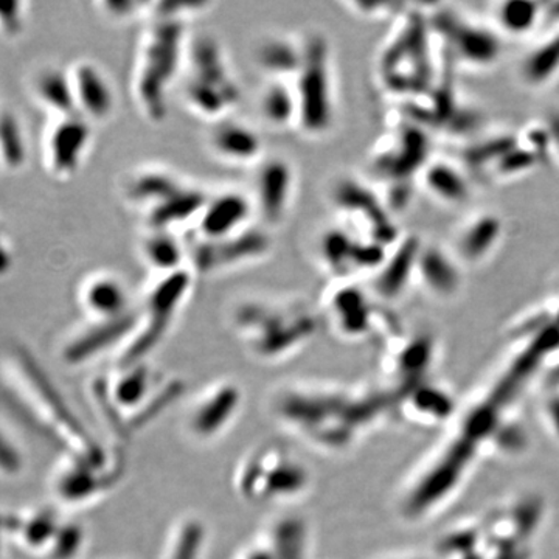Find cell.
I'll return each mask as SVG.
<instances>
[{
	"label": "cell",
	"instance_id": "obj_1",
	"mask_svg": "<svg viewBox=\"0 0 559 559\" xmlns=\"http://www.w3.org/2000/svg\"><path fill=\"white\" fill-rule=\"evenodd\" d=\"M229 325L241 347L263 364L286 362L316 340L323 320L307 297L253 294L235 301Z\"/></svg>",
	"mask_w": 559,
	"mask_h": 559
},
{
	"label": "cell",
	"instance_id": "obj_2",
	"mask_svg": "<svg viewBox=\"0 0 559 559\" xmlns=\"http://www.w3.org/2000/svg\"><path fill=\"white\" fill-rule=\"evenodd\" d=\"M190 24L150 20L140 31L132 60L130 92L143 120L164 124L178 92L190 43Z\"/></svg>",
	"mask_w": 559,
	"mask_h": 559
},
{
	"label": "cell",
	"instance_id": "obj_3",
	"mask_svg": "<svg viewBox=\"0 0 559 559\" xmlns=\"http://www.w3.org/2000/svg\"><path fill=\"white\" fill-rule=\"evenodd\" d=\"M178 94L187 112L207 127L235 116L241 105L237 70L223 40L212 33H191Z\"/></svg>",
	"mask_w": 559,
	"mask_h": 559
},
{
	"label": "cell",
	"instance_id": "obj_4",
	"mask_svg": "<svg viewBox=\"0 0 559 559\" xmlns=\"http://www.w3.org/2000/svg\"><path fill=\"white\" fill-rule=\"evenodd\" d=\"M304 35V60L293 80L299 119L297 132L308 140H323L333 134L340 119L336 53L325 33L307 31Z\"/></svg>",
	"mask_w": 559,
	"mask_h": 559
},
{
	"label": "cell",
	"instance_id": "obj_5",
	"mask_svg": "<svg viewBox=\"0 0 559 559\" xmlns=\"http://www.w3.org/2000/svg\"><path fill=\"white\" fill-rule=\"evenodd\" d=\"M197 275L189 270L153 277L138 304L130 340L119 353L120 366L146 360L168 336L193 293Z\"/></svg>",
	"mask_w": 559,
	"mask_h": 559
},
{
	"label": "cell",
	"instance_id": "obj_6",
	"mask_svg": "<svg viewBox=\"0 0 559 559\" xmlns=\"http://www.w3.org/2000/svg\"><path fill=\"white\" fill-rule=\"evenodd\" d=\"M235 484L249 502L282 506L300 499L310 489L311 474L293 452L261 447L241 460Z\"/></svg>",
	"mask_w": 559,
	"mask_h": 559
},
{
	"label": "cell",
	"instance_id": "obj_7",
	"mask_svg": "<svg viewBox=\"0 0 559 559\" xmlns=\"http://www.w3.org/2000/svg\"><path fill=\"white\" fill-rule=\"evenodd\" d=\"M330 202L340 216V224L362 240L393 248L400 241V230L393 223L392 213L373 187L353 176L334 180L330 189Z\"/></svg>",
	"mask_w": 559,
	"mask_h": 559
},
{
	"label": "cell",
	"instance_id": "obj_8",
	"mask_svg": "<svg viewBox=\"0 0 559 559\" xmlns=\"http://www.w3.org/2000/svg\"><path fill=\"white\" fill-rule=\"evenodd\" d=\"M272 250V230L257 223L240 234L221 240L191 238L189 267L197 278L216 277L259 264L271 255Z\"/></svg>",
	"mask_w": 559,
	"mask_h": 559
},
{
	"label": "cell",
	"instance_id": "obj_9",
	"mask_svg": "<svg viewBox=\"0 0 559 559\" xmlns=\"http://www.w3.org/2000/svg\"><path fill=\"white\" fill-rule=\"evenodd\" d=\"M389 250L377 242L362 240L340 223L325 227L314 242L316 261L331 282L373 275L384 263Z\"/></svg>",
	"mask_w": 559,
	"mask_h": 559
},
{
	"label": "cell",
	"instance_id": "obj_10",
	"mask_svg": "<svg viewBox=\"0 0 559 559\" xmlns=\"http://www.w3.org/2000/svg\"><path fill=\"white\" fill-rule=\"evenodd\" d=\"M250 198L257 221L274 231L288 221L299 194L296 164L282 154H267L252 170Z\"/></svg>",
	"mask_w": 559,
	"mask_h": 559
},
{
	"label": "cell",
	"instance_id": "obj_11",
	"mask_svg": "<svg viewBox=\"0 0 559 559\" xmlns=\"http://www.w3.org/2000/svg\"><path fill=\"white\" fill-rule=\"evenodd\" d=\"M430 25L447 43L451 60L465 68H492L502 57V39L495 28L466 20L455 11H436Z\"/></svg>",
	"mask_w": 559,
	"mask_h": 559
},
{
	"label": "cell",
	"instance_id": "obj_12",
	"mask_svg": "<svg viewBox=\"0 0 559 559\" xmlns=\"http://www.w3.org/2000/svg\"><path fill=\"white\" fill-rule=\"evenodd\" d=\"M429 140L423 124L403 123L395 132L382 139L371 153V170L392 187H404L429 162ZM390 187V189H392Z\"/></svg>",
	"mask_w": 559,
	"mask_h": 559
},
{
	"label": "cell",
	"instance_id": "obj_13",
	"mask_svg": "<svg viewBox=\"0 0 559 559\" xmlns=\"http://www.w3.org/2000/svg\"><path fill=\"white\" fill-rule=\"evenodd\" d=\"M319 311L330 329L348 341L360 340L369 334L377 320L373 300L356 280L331 282L322 294Z\"/></svg>",
	"mask_w": 559,
	"mask_h": 559
},
{
	"label": "cell",
	"instance_id": "obj_14",
	"mask_svg": "<svg viewBox=\"0 0 559 559\" xmlns=\"http://www.w3.org/2000/svg\"><path fill=\"white\" fill-rule=\"evenodd\" d=\"M190 179L168 165L140 164L124 171L119 183L120 200L124 207L145 218L154 209L164 204L176 191L182 189Z\"/></svg>",
	"mask_w": 559,
	"mask_h": 559
},
{
	"label": "cell",
	"instance_id": "obj_15",
	"mask_svg": "<svg viewBox=\"0 0 559 559\" xmlns=\"http://www.w3.org/2000/svg\"><path fill=\"white\" fill-rule=\"evenodd\" d=\"M240 407V389L234 382H216L202 390L191 401L183 419L187 433L191 439L204 443L215 440L221 433L226 432L231 421L237 418Z\"/></svg>",
	"mask_w": 559,
	"mask_h": 559
},
{
	"label": "cell",
	"instance_id": "obj_16",
	"mask_svg": "<svg viewBox=\"0 0 559 559\" xmlns=\"http://www.w3.org/2000/svg\"><path fill=\"white\" fill-rule=\"evenodd\" d=\"M257 223L259 221L249 190L227 187L209 194L193 234L200 240H221L240 234Z\"/></svg>",
	"mask_w": 559,
	"mask_h": 559
},
{
	"label": "cell",
	"instance_id": "obj_17",
	"mask_svg": "<svg viewBox=\"0 0 559 559\" xmlns=\"http://www.w3.org/2000/svg\"><path fill=\"white\" fill-rule=\"evenodd\" d=\"M205 145L213 159L235 168L253 170L267 156L259 128L235 116L209 124Z\"/></svg>",
	"mask_w": 559,
	"mask_h": 559
},
{
	"label": "cell",
	"instance_id": "obj_18",
	"mask_svg": "<svg viewBox=\"0 0 559 559\" xmlns=\"http://www.w3.org/2000/svg\"><path fill=\"white\" fill-rule=\"evenodd\" d=\"M76 112L92 124L116 116L119 95L106 70L94 61H80L69 70Z\"/></svg>",
	"mask_w": 559,
	"mask_h": 559
},
{
	"label": "cell",
	"instance_id": "obj_19",
	"mask_svg": "<svg viewBox=\"0 0 559 559\" xmlns=\"http://www.w3.org/2000/svg\"><path fill=\"white\" fill-rule=\"evenodd\" d=\"M94 124L80 114L60 117L47 140V159L51 171L60 178L75 175L92 145Z\"/></svg>",
	"mask_w": 559,
	"mask_h": 559
},
{
	"label": "cell",
	"instance_id": "obj_20",
	"mask_svg": "<svg viewBox=\"0 0 559 559\" xmlns=\"http://www.w3.org/2000/svg\"><path fill=\"white\" fill-rule=\"evenodd\" d=\"M421 246V238L407 235V237H401L400 241L390 248L380 270L371 275V294L377 299L399 300L412 283H415V271H417Z\"/></svg>",
	"mask_w": 559,
	"mask_h": 559
},
{
	"label": "cell",
	"instance_id": "obj_21",
	"mask_svg": "<svg viewBox=\"0 0 559 559\" xmlns=\"http://www.w3.org/2000/svg\"><path fill=\"white\" fill-rule=\"evenodd\" d=\"M506 224L499 213L484 210L469 216L455 234L452 253L462 266H480L498 250Z\"/></svg>",
	"mask_w": 559,
	"mask_h": 559
},
{
	"label": "cell",
	"instance_id": "obj_22",
	"mask_svg": "<svg viewBox=\"0 0 559 559\" xmlns=\"http://www.w3.org/2000/svg\"><path fill=\"white\" fill-rule=\"evenodd\" d=\"M462 267L452 250L423 242L415 271V283L433 299L450 300L462 289Z\"/></svg>",
	"mask_w": 559,
	"mask_h": 559
},
{
	"label": "cell",
	"instance_id": "obj_23",
	"mask_svg": "<svg viewBox=\"0 0 559 559\" xmlns=\"http://www.w3.org/2000/svg\"><path fill=\"white\" fill-rule=\"evenodd\" d=\"M81 305L94 320H114L138 310L127 282L114 272H98L83 283Z\"/></svg>",
	"mask_w": 559,
	"mask_h": 559
},
{
	"label": "cell",
	"instance_id": "obj_24",
	"mask_svg": "<svg viewBox=\"0 0 559 559\" xmlns=\"http://www.w3.org/2000/svg\"><path fill=\"white\" fill-rule=\"evenodd\" d=\"M135 316L138 310L120 319L94 320L91 326L69 342L64 349V359L70 364H81L112 348L120 353L134 330Z\"/></svg>",
	"mask_w": 559,
	"mask_h": 559
},
{
	"label": "cell",
	"instance_id": "obj_25",
	"mask_svg": "<svg viewBox=\"0 0 559 559\" xmlns=\"http://www.w3.org/2000/svg\"><path fill=\"white\" fill-rule=\"evenodd\" d=\"M304 60V35L271 33L263 36L253 49V64L264 80L296 79Z\"/></svg>",
	"mask_w": 559,
	"mask_h": 559
},
{
	"label": "cell",
	"instance_id": "obj_26",
	"mask_svg": "<svg viewBox=\"0 0 559 559\" xmlns=\"http://www.w3.org/2000/svg\"><path fill=\"white\" fill-rule=\"evenodd\" d=\"M209 194L210 191L189 180L164 204L142 218L143 229L168 230L179 235L187 229L194 230Z\"/></svg>",
	"mask_w": 559,
	"mask_h": 559
},
{
	"label": "cell",
	"instance_id": "obj_27",
	"mask_svg": "<svg viewBox=\"0 0 559 559\" xmlns=\"http://www.w3.org/2000/svg\"><path fill=\"white\" fill-rule=\"evenodd\" d=\"M138 253L153 277L189 270V241L175 231L143 229Z\"/></svg>",
	"mask_w": 559,
	"mask_h": 559
},
{
	"label": "cell",
	"instance_id": "obj_28",
	"mask_svg": "<svg viewBox=\"0 0 559 559\" xmlns=\"http://www.w3.org/2000/svg\"><path fill=\"white\" fill-rule=\"evenodd\" d=\"M255 108L264 127L274 131L297 130L299 106L290 81L264 80L257 94Z\"/></svg>",
	"mask_w": 559,
	"mask_h": 559
},
{
	"label": "cell",
	"instance_id": "obj_29",
	"mask_svg": "<svg viewBox=\"0 0 559 559\" xmlns=\"http://www.w3.org/2000/svg\"><path fill=\"white\" fill-rule=\"evenodd\" d=\"M418 179L421 180L423 189L441 204L457 207L466 204L473 197V186L468 176L460 165L452 164L450 160H429L419 173Z\"/></svg>",
	"mask_w": 559,
	"mask_h": 559
},
{
	"label": "cell",
	"instance_id": "obj_30",
	"mask_svg": "<svg viewBox=\"0 0 559 559\" xmlns=\"http://www.w3.org/2000/svg\"><path fill=\"white\" fill-rule=\"evenodd\" d=\"M518 76L532 91L546 90L559 76V28L521 58Z\"/></svg>",
	"mask_w": 559,
	"mask_h": 559
},
{
	"label": "cell",
	"instance_id": "obj_31",
	"mask_svg": "<svg viewBox=\"0 0 559 559\" xmlns=\"http://www.w3.org/2000/svg\"><path fill=\"white\" fill-rule=\"evenodd\" d=\"M544 22V3L527 0H507L492 10V28L500 36L524 38Z\"/></svg>",
	"mask_w": 559,
	"mask_h": 559
},
{
	"label": "cell",
	"instance_id": "obj_32",
	"mask_svg": "<svg viewBox=\"0 0 559 559\" xmlns=\"http://www.w3.org/2000/svg\"><path fill=\"white\" fill-rule=\"evenodd\" d=\"M516 142L518 134L499 132V134L489 135V138L471 143L468 148L463 151L462 159L477 175H480V173L487 175L489 168L495 165V162L499 160L507 151L513 148Z\"/></svg>",
	"mask_w": 559,
	"mask_h": 559
},
{
	"label": "cell",
	"instance_id": "obj_33",
	"mask_svg": "<svg viewBox=\"0 0 559 559\" xmlns=\"http://www.w3.org/2000/svg\"><path fill=\"white\" fill-rule=\"evenodd\" d=\"M38 94L40 100L46 103L60 117L79 114L76 112L69 72H62L58 69L46 70L38 80Z\"/></svg>",
	"mask_w": 559,
	"mask_h": 559
},
{
	"label": "cell",
	"instance_id": "obj_34",
	"mask_svg": "<svg viewBox=\"0 0 559 559\" xmlns=\"http://www.w3.org/2000/svg\"><path fill=\"white\" fill-rule=\"evenodd\" d=\"M286 521H283V527H280V538L277 547H274L275 540V532L274 530H266L263 535L259 536V538L253 539L249 546H246V549H242L238 557L235 559H305V551H307V543L301 540V543L296 544V546L288 547L286 549V540L290 539V536L296 533H289L288 538L282 540L283 530H285ZM293 525V522H290ZM289 525V528H290ZM288 528V530H289ZM288 535V533H286Z\"/></svg>",
	"mask_w": 559,
	"mask_h": 559
},
{
	"label": "cell",
	"instance_id": "obj_35",
	"mask_svg": "<svg viewBox=\"0 0 559 559\" xmlns=\"http://www.w3.org/2000/svg\"><path fill=\"white\" fill-rule=\"evenodd\" d=\"M539 164L543 162L527 146L522 145L520 135H518L516 145L507 151L499 160H496L485 176L495 180H511L535 170Z\"/></svg>",
	"mask_w": 559,
	"mask_h": 559
},
{
	"label": "cell",
	"instance_id": "obj_36",
	"mask_svg": "<svg viewBox=\"0 0 559 559\" xmlns=\"http://www.w3.org/2000/svg\"><path fill=\"white\" fill-rule=\"evenodd\" d=\"M62 525L49 511H39L25 521H17L16 530L32 549H50Z\"/></svg>",
	"mask_w": 559,
	"mask_h": 559
},
{
	"label": "cell",
	"instance_id": "obj_37",
	"mask_svg": "<svg viewBox=\"0 0 559 559\" xmlns=\"http://www.w3.org/2000/svg\"><path fill=\"white\" fill-rule=\"evenodd\" d=\"M103 16L108 17L116 24H145L150 17L151 2H139V0H110V2L98 3Z\"/></svg>",
	"mask_w": 559,
	"mask_h": 559
},
{
	"label": "cell",
	"instance_id": "obj_38",
	"mask_svg": "<svg viewBox=\"0 0 559 559\" xmlns=\"http://www.w3.org/2000/svg\"><path fill=\"white\" fill-rule=\"evenodd\" d=\"M0 153L10 167H17L24 160V143L16 121L5 116L0 119Z\"/></svg>",
	"mask_w": 559,
	"mask_h": 559
},
{
	"label": "cell",
	"instance_id": "obj_39",
	"mask_svg": "<svg viewBox=\"0 0 559 559\" xmlns=\"http://www.w3.org/2000/svg\"><path fill=\"white\" fill-rule=\"evenodd\" d=\"M24 468V459L16 444L0 430V474L14 477Z\"/></svg>",
	"mask_w": 559,
	"mask_h": 559
},
{
	"label": "cell",
	"instance_id": "obj_40",
	"mask_svg": "<svg viewBox=\"0 0 559 559\" xmlns=\"http://www.w3.org/2000/svg\"><path fill=\"white\" fill-rule=\"evenodd\" d=\"M345 9L352 14H358L366 20H384L389 14L395 13L399 5L395 3H366V2H347L344 3Z\"/></svg>",
	"mask_w": 559,
	"mask_h": 559
},
{
	"label": "cell",
	"instance_id": "obj_41",
	"mask_svg": "<svg viewBox=\"0 0 559 559\" xmlns=\"http://www.w3.org/2000/svg\"><path fill=\"white\" fill-rule=\"evenodd\" d=\"M543 123L549 134L551 160H557L559 165V109L549 110Z\"/></svg>",
	"mask_w": 559,
	"mask_h": 559
},
{
	"label": "cell",
	"instance_id": "obj_42",
	"mask_svg": "<svg viewBox=\"0 0 559 559\" xmlns=\"http://www.w3.org/2000/svg\"><path fill=\"white\" fill-rule=\"evenodd\" d=\"M9 266V257H7L5 250L0 248V272L5 270Z\"/></svg>",
	"mask_w": 559,
	"mask_h": 559
},
{
	"label": "cell",
	"instance_id": "obj_43",
	"mask_svg": "<svg viewBox=\"0 0 559 559\" xmlns=\"http://www.w3.org/2000/svg\"><path fill=\"white\" fill-rule=\"evenodd\" d=\"M9 520H5V518L0 516V550H2V533L3 530L7 528V525H9Z\"/></svg>",
	"mask_w": 559,
	"mask_h": 559
},
{
	"label": "cell",
	"instance_id": "obj_44",
	"mask_svg": "<svg viewBox=\"0 0 559 559\" xmlns=\"http://www.w3.org/2000/svg\"><path fill=\"white\" fill-rule=\"evenodd\" d=\"M555 323H557V325L559 326V307H558V312H557V319H555Z\"/></svg>",
	"mask_w": 559,
	"mask_h": 559
}]
</instances>
